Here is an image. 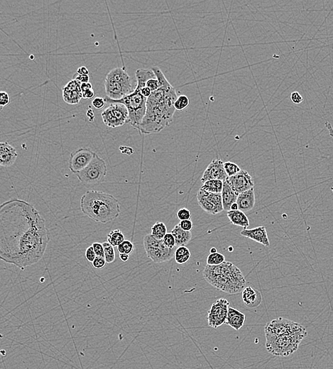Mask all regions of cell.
Here are the masks:
<instances>
[{
    "label": "cell",
    "instance_id": "1",
    "mask_svg": "<svg viewBox=\"0 0 333 369\" xmlns=\"http://www.w3.org/2000/svg\"><path fill=\"white\" fill-rule=\"evenodd\" d=\"M50 241L46 221L36 208L13 198L0 207V258L25 270L37 264Z\"/></svg>",
    "mask_w": 333,
    "mask_h": 369
},
{
    "label": "cell",
    "instance_id": "2",
    "mask_svg": "<svg viewBox=\"0 0 333 369\" xmlns=\"http://www.w3.org/2000/svg\"><path fill=\"white\" fill-rule=\"evenodd\" d=\"M177 98V91L169 82L152 92L147 99L145 116L137 130L143 134L150 135L169 126L177 111L174 103Z\"/></svg>",
    "mask_w": 333,
    "mask_h": 369
},
{
    "label": "cell",
    "instance_id": "3",
    "mask_svg": "<svg viewBox=\"0 0 333 369\" xmlns=\"http://www.w3.org/2000/svg\"><path fill=\"white\" fill-rule=\"evenodd\" d=\"M80 207L82 213L95 222L107 224L120 216L119 201L101 191H87L80 199Z\"/></svg>",
    "mask_w": 333,
    "mask_h": 369
},
{
    "label": "cell",
    "instance_id": "4",
    "mask_svg": "<svg viewBox=\"0 0 333 369\" xmlns=\"http://www.w3.org/2000/svg\"><path fill=\"white\" fill-rule=\"evenodd\" d=\"M203 275L211 286L227 294H237L245 289V276L239 268L229 261L218 266H206Z\"/></svg>",
    "mask_w": 333,
    "mask_h": 369
},
{
    "label": "cell",
    "instance_id": "5",
    "mask_svg": "<svg viewBox=\"0 0 333 369\" xmlns=\"http://www.w3.org/2000/svg\"><path fill=\"white\" fill-rule=\"evenodd\" d=\"M104 88L106 96L114 100H119L134 91L131 77L125 68H116L109 71L106 76Z\"/></svg>",
    "mask_w": 333,
    "mask_h": 369
},
{
    "label": "cell",
    "instance_id": "6",
    "mask_svg": "<svg viewBox=\"0 0 333 369\" xmlns=\"http://www.w3.org/2000/svg\"><path fill=\"white\" fill-rule=\"evenodd\" d=\"M106 102L120 103L128 108L129 112V120L128 123L134 129H138L142 123L143 119L145 116L147 110V98L142 96L139 87L136 86L135 89L128 96L124 97L119 100H114L106 96L104 98Z\"/></svg>",
    "mask_w": 333,
    "mask_h": 369
},
{
    "label": "cell",
    "instance_id": "7",
    "mask_svg": "<svg viewBox=\"0 0 333 369\" xmlns=\"http://www.w3.org/2000/svg\"><path fill=\"white\" fill-rule=\"evenodd\" d=\"M307 335V332L305 328L267 340L266 342V350L273 355L286 357L299 349L301 341Z\"/></svg>",
    "mask_w": 333,
    "mask_h": 369
},
{
    "label": "cell",
    "instance_id": "8",
    "mask_svg": "<svg viewBox=\"0 0 333 369\" xmlns=\"http://www.w3.org/2000/svg\"><path fill=\"white\" fill-rule=\"evenodd\" d=\"M79 181L84 185L101 184L105 180L107 166L105 161L95 153L94 157L86 168L76 174Z\"/></svg>",
    "mask_w": 333,
    "mask_h": 369
},
{
    "label": "cell",
    "instance_id": "9",
    "mask_svg": "<svg viewBox=\"0 0 333 369\" xmlns=\"http://www.w3.org/2000/svg\"><path fill=\"white\" fill-rule=\"evenodd\" d=\"M143 245L147 256L156 264L169 261L175 255V248H168L162 240H156L152 234H147L144 237Z\"/></svg>",
    "mask_w": 333,
    "mask_h": 369
},
{
    "label": "cell",
    "instance_id": "10",
    "mask_svg": "<svg viewBox=\"0 0 333 369\" xmlns=\"http://www.w3.org/2000/svg\"><path fill=\"white\" fill-rule=\"evenodd\" d=\"M305 329L301 324L295 322L285 318H279L274 320L266 324L265 332L266 341L272 340L276 337L285 335V334L293 333Z\"/></svg>",
    "mask_w": 333,
    "mask_h": 369
},
{
    "label": "cell",
    "instance_id": "11",
    "mask_svg": "<svg viewBox=\"0 0 333 369\" xmlns=\"http://www.w3.org/2000/svg\"><path fill=\"white\" fill-rule=\"evenodd\" d=\"M103 123L111 128H117L128 123L129 112L128 108L120 103H112L102 113Z\"/></svg>",
    "mask_w": 333,
    "mask_h": 369
},
{
    "label": "cell",
    "instance_id": "12",
    "mask_svg": "<svg viewBox=\"0 0 333 369\" xmlns=\"http://www.w3.org/2000/svg\"><path fill=\"white\" fill-rule=\"evenodd\" d=\"M197 200L200 207L209 215H217L224 210L221 194L207 193L200 188Z\"/></svg>",
    "mask_w": 333,
    "mask_h": 369
},
{
    "label": "cell",
    "instance_id": "13",
    "mask_svg": "<svg viewBox=\"0 0 333 369\" xmlns=\"http://www.w3.org/2000/svg\"><path fill=\"white\" fill-rule=\"evenodd\" d=\"M229 305L230 302L225 298L219 299L212 304L207 315V321L210 327L216 329L226 324Z\"/></svg>",
    "mask_w": 333,
    "mask_h": 369
},
{
    "label": "cell",
    "instance_id": "14",
    "mask_svg": "<svg viewBox=\"0 0 333 369\" xmlns=\"http://www.w3.org/2000/svg\"><path fill=\"white\" fill-rule=\"evenodd\" d=\"M95 152L90 148H79L74 150L68 160L69 169L74 173H77L88 166L94 157Z\"/></svg>",
    "mask_w": 333,
    "mask_h": 369
},
{
    "label": "cell",
    "instance_id": "15",
    "mask_svg": "<svg viewBox=\"0 0 333 369\" xmlns=\"http://www.w3.org/2000/svg\"><path fill=\"white\" fill-rule=\"evenodd\" d=\"M227 181L238 195L251 190L255 186L254 180L247 171L242 170L234 176L228 177Z\"/></svg>",
    "mask_w": 333,
    "mask_h": 369
},
{
    "label": "cell",
    "instance_id": "16",
    "mask_svg": "<svg viewBox=\"0 0 333 369\" xmlns=\"http://www.w3.org/2000/svg\"><path fill=\"white\" fill-rule=\"evenodd\" d=\"M228 178L225 170L224 163L222 160L216 159L213 160L204 171L201 182L204 183L211 180H220L224 182Z\"/></svg>",
    "mask_w": 333,
    "mask_h": 369
},
{
    "label": "cell",
    "instance_id": "17",
    "mask_svg": "<svg viewBox=\"0 0 333 369\" xmlns=\"http://www.w3.org/2000/svg\"><path fill=\"white\" fill-rule=\"evenodd\" d=\"M80 82L74 79L63 88V99L67 104H77L82 98Z\"/></svg>",
    "mask_w": 333,
    "mask_h": 369
},
{
    "label": "cell",
    "instance_id": "18",
    "mask_svg": "<svg viewBox=\"0 0 333 369\" xmlns=\"http://www.w3.org/2000/svg\"><path fill=\"white\" fill-rule=\"evenodd\" d=\"M18 153L12 146L7 142L0 144V165L2 167H9L17 161Z\"/></svg>",
    "mask_w": 333,
    "mask_h": 369
},
{
    "label": "cell",
    "instance_id": "19",
    "mask_svg": "<svg viewBox=\"0 0 333 369\" xmlns=\"http://www.w3.org/2000/svg\"><path fill=\"white\" fill-rule=\"evenodd\" d=\"M240 234L246 238L255 241L264 246H269L270 245L265 226H258L252 229H244Z\"/></svg>",
    "mask_w": 333,
    "mask_h": 369
},
{
    "label": "cell",
    "instance_id": "20",
    "mask_svg": "<svg viewBox=\"0 0 333 369\" xmlns=\"http://www.w3.org/2000/svg\"><path fill=\"white\" fill-rule=\"evenodd\" d=\"M242 294L244 304L248 308H255L261 303L262 297L261 294L259 291L251 286L245 288Z\"/></svg>",
    "mask_w": 333,
    "mask_h": 369
},
{
    "label": "cell",
    "instance_id": "21",
    "mask_svg": "<svg viewBox=\"0 0 333 369\" xmlns=\"http://www.w3.org/2000/svg\"><path fill=\"white\" fill-rule=\"evenodd\" d=\"M255 194L254 188L249 191L240 193L238 196L237 203L239 206V210L246 212L250 211L255 205Z\"/></svg>",
    "mask_w": 333,
    "mask_h": 369
},
{
    "label": "cell",
    "instance_id": "22",
    "mask_svg": "<svg viewBox=\"0 0 333 369\" xmlns=\"http://www.w3.org/2000/svg\"><path fill=\"white\" fill-rule=\"evenodd\" d=\"M221 195L225 211H231V206L237 202L239 195L231 188L227 180L223 183V189Z\"/></svg>",
    "mask_w": 333,
    "mask_h": 369
},
{
    "label": "cell",
    "instance_id": "23",
    "mask_svg": "<svg viewBox=\"0 0 333 369\" xmlns=\"http://www.w3.org/2000/svg\"><path fill=\"white\" fill-rule=\"evenodd\" d=\"M245 320V314L236 309L230 307L228 310V318H227V324L231 326L236 331H238L243 327Z\"/></svg>",
    "mask_w": 333,
    "mask_h": 369
},
{
    "label": "cell",
    "instance_id": "24",
    "mask_svg": "<svg viewBox=\"0 0 333 369\" xmlns=\"http://www.w3.org/2000/svg\"><path fill=\"white\" fill-rule=\"evenodd\" d=\"M228 218H229L231 224L234 225L241 226L244 229H247L250 226V220L245 215V212L240 211V210H236V211L228 212Z\"/></svg>",
    "mask_w": 333,
    "mask_h": 369
},
{
    "label": "cell",
    "instance_id": "25",
    "mask_svg": "<svg viewBox=\"0 0 333 369\" xmlns=\"http://www.w3.org/2000/svg\"><path fill=\"white\" fill-rule=\"evenodd\" d=\"M171 233L175 238L177 247L186 246L192 239L191 232L183 230L179 224L174 226Z\"/></svg>",
    "mask_w": 333,
    "mask_h": 369
},
{
    "label": "cell",
    "instance_id": "26",
    "mask_svg": "<svg viewBox=\"0 0 333 369\" xmlns=\"http://www.w3.org/2000/svg\"><path fill=\"white\" fill-rule=\"evenodd\" d=\"M224 182L220 180H211L204 183L201 189L207 193L221 194Z\"/></svg>",
    "mask_w": 333,
    "mask_h": 369
},
{
    "label": "cell",
    "instance_id": "27",
    "mask_svg": "<svg viewBox=\"0 0 333 369\" xmlns=\"http://www.w3.org/2000/svg\"><path fill=\"white\" fill-rule=\"evenodd\" d=\"M190 257H191V253L186 246L177 247V249H176L175 255H174V259H175L176 262L177 264H185L189 261Z\"/></svg>",
    "mask_w": 333,
    "mask_h": 369
},
{
    "label": "cell",
    "instance_id": "28",
    "mask_svg": "<svg viewBox=\"0 0 333 369\" xmlns=\"http://www.w3.org/2000/svg\"><path fill=\"white\" fill-rule=\"evenodd\" d=\"M107 242H109L112 246H119L125 241V234L120 229L111 231L107 234Z\"/></svg>",
    "mask_w": 333,
    "mask_h": 369
},
{
    "label": "cell",
    "instance_id": "29",
    "mask_svg": "<svg viewBox=\"0 0 333 369\" xmlns=\"http://www.w3.org/2000/svg\"><path fill=\"white\" fill-rule=\"evenodd\" d=\"M167 234V228L164 223L157 221L152 227V235L158 240H163Z\"/></svg>",
    "mask_w": 333,
    "mask_h": 369
},
{
    "label": "cell",
    "instance_id": "30",
    "mask_svg": "<svg viewBox=\"0 0 333 369\" xmlns=\"http://www.w3.org/2000/svg\"><path fill=\"white\" fill-rule=\"evenodd\" d=\"M104 251V259L107 261V264L115 262V251L114 246H112L109 242H104L102 243Z\"/></svg>",
    "mask_w": 333,
    "mask_h": 369
},
{
    "label": "cell",
    "instance_id": "31",
    "mask_svg": "<svg viewBox=\"0 0 333 369\" xmlns=\"http://www.w3.org/2000/svg\"><path fill=\"white\" fill-rule=\"evenodd\" d=\"M225 261V256L222 253H210L207 259V265L208 266H218L223 264Z\"/></svg>",
    "mask_w": 333,
    "mask_h": 369
},
{
    "label": "cell",
    "instance_id": "32",
    "mask_svg": "<svg viewBox=\"0 0 333 369\" xmlns=\"http://www.w3.org/2000/svg\"><path fill=\"white\" fill-rule=\"evenodd\" d=\"M190 103L189 98L183 95L178 97L177 100L174 103V107L178 111H183L189 106Z\"/></svg>",
    "mask_w": 333,
    "mask_h": 369
},
{
    "label": "cell",
    "instance_id": "33",
    "mask_svg": "<svg viewBox=\"0 0 333 369\" xmlns=\"http://www.w3.org/2000/svg\"><path fill=\"white\" fill-rule=\"evenodd\" d=\"M224 168L228 177L234 176L242 171V169L239 167L238 165L231 162V161L224 163Z\"/></svg>",
    "mask_w": 333,
    "mask_h": 369
},
{
    "label": "cell",
    "instance_id": "34",
    "mask_svg": "<svg viewBox=\"0 0 333 369\" xmlns=\"http://www.w3.org/2000/svg\"><path fill=\"white\" fill-rule=\"evenodd\" d=\"M118 252L124 254L130 255L133 253L134 250V244L130 241L125 240L120 246H117Z\"/></svg>",
    "mask_w": 333,
    "mask_h": 369
},
{
    "label": "cell",
    "instance_id": "35",
    "mask_svg": "<svg viewBox=\"0 0 333 369\" xmlns=\"http://www.w3.org/2000/svg\"><path fill=\"white\" fill-rule=\"evenodd\" d=\"M162 240L165 246H167L168 248H171V249L175 248L176 246H177L175 238H174V235L171 233H167L166 236L163 237Z\"/></svg>",
    "mask_w": 333,
    "mask_h": 369
},
{
    "label": "cell",
    "instance_id": "36",
    "mask_svg": "<svg viewBox=\"0 0 333 369\" xmlns=\"http://www.w3.org/2000/svg\"><path fill=\"white\" fill-rule=\"evenodd\" d=\"M178 219L180 221L183 220H189L191 219V212L187 208H181L177 212Z\"/></svg>",
    "mask_w": 333,
    "mask_h": 369
},
{
    "label": "cell",
    "instance_id": "37",
    "mask_svg": "<svg viewBox=\"0 0 333 369\" xmlns=\"http://www.w3.org/2000/svg\"><path fill=\"white\" fill-rule=\"evenodd\" d=\"M146 85H147V88H150L152 90V92L156 91V90L159 89L161 87V83H160V82L158 81L156 77V78H152L149 80Z\"/></svg>",
    "mask_w": 333,
    "mask_h": 369
},
{
    "label": "cell",
    "instance_id": "38",
    "mask_svg": "<svg viewBox=\"0 0 333 369\" xmlns=\"http://www.w3.org/2000/svg\"><path fill=\"white\" fill-rule=\"evenodd\" d=\"M92 246L94 248V251L95 253H96L97 256L104 258V247H103L102 244L99 243V242H95Z\"/></svg>",
    "mask_w": 333,
    "mask_h": 369
},
{
    "label": "cell",
    "instance_id": "39",
    "mask_svg": "<svg viewBox=\"0 0 333 369\" xmlns=\"http://www.w3.org/2000/svg\"><path fill=\"white\" fill-rule=\"evenodd\" d=\"M107 261L104 257H98L97 256L96 259L93 262V266L95 269H102L103 268L105 267Z\"/></svg>",
    "mask_w": 333,
    "mask_h": 369
},
{
    "label": "cell",
    "instance_id": "40",
    "mask_svg": "<svg viewBox=\"0 0 333 369\" xmlns=\"http://www.w3.org/2000/svg\"><path fill=\"white\" fill-rule=\"evenodd\" d=\"M9 102H10V98H9L8 93L6 92L1 91L0 93V106H1V108L2 109L3 107L9 104Z\"/></svg>",
    "mask_w": 333,
    "mask_h": 369
},
{
    "label": "cell",
    "instance_id": "41",
    "mask_svg": "<svg viewBox=\"0 0 333 369\" xmlns=\"http://www.w3.org/2000/svg\"><path fill=\"white\" fill-rule=\"evenodd\" d=\"M179 225L183 230L187 231V232H190L193 227V221L190 220L180 221Z\"/></svg>",
    "mask_w": 333,
    "mask_h": 369
},
{
    "label": "cell",
    "instance_id": "42",
    "mask_svg": "<svg viewBox=\"0 0 333 369\" xmlns=\"http://www.w3.org/2000/svg\"><path fill=\"white\" fill-rule=\"evenodd\" d=\"M105 100L104 98H95L94 100L92 102L93 107L96 108L97 110H102L105 106Z\"/></svg>",
    "mask_w": 333,
    "mask_h": 369
},
{
    "label": "cell",
    "instance_id": "43",
    "mask_svg": "<svg viewBox=\"0 0 333 369\" xmlns=\"http://www.w3.org/2000/svg\"><path fill=\"white\" fill-rule=\"evenodd\" d=\"M85 257H86V259L88 261L92 263H93V261H95V259H96V253L95 252L94 248H93V246H89L88 248H87L86 251H85Z\"/></svg>",
    "mask_w": 333,
    "mask_h": 369
},
{
    "label": "cell",
    "instance_id": "44",
    "mask_svg": "<svg viewBox=\"0 0 333 369\" xmlns=\"http://www.w3.org/2000/svg\"><path fill=\"white\" fill-rule=\"evenodd\" d=\"M291 101L296 104H301V103H302L303 101H304V98H303V97L301 96V95L300 94L299 92L297 91L293 92V93H291Z\"/></svg>",
    "mask_w": 333,
    "mask_h": 369
},
{
    "label": "cell",
    "instance_id": "45",
    "mask_svg": "<svg viewBox=\"0 0 333 369\" xmlns=\"http://www.w3.org/2000/svg\"><path fill=\"white\" fill-rule=\"evenodd\" d=\"M74 79L77 82H80V84H82L88 83L90 81V77L89 75H77L74 77Z\"/></svg>",
    "mask_w": 333,
    "mask_h": 369
},
{
    "label": "cell",
    "instance_id": "46",
    "mask_svg": "<svg viewBox=\"0 0 333 369\" xmlns=\"http://www.w3.org/2000/svg\"><path fill=\"white\" fill-rule=\"evenodd\" d=\"M95 97V92L93 89H90L86 90V91L82 92V98L86 99H92V98Z\"/></svg>",
    "mask_w": 333,
    "mask_h": 369
},
{
    "label": "cell",
    "instance_id": "47",
    "mask_svg": "<svg viewBox=\"0 0 333 369\" xmlns=\"http://www.w3.org/2000/svg\"><path fill=\"white\" fill-rule=\"evenodd\" d=\"M120 149H124L125 150H121L122 153L123 154H128V155H131L133 154V153H134V150H133L132 148H129V147H120Z\"/></svg>",
    "mask_w": 333,
    "mask_h": 369
},
{
    "label": "cell",
    "instance_id": "48",
    "mask_svg": "<svg viewBox=\"0 0 333 369\" xmlns=\"http://www.w3.org/2000/svg\"><path fill=\"white\" fill-rule=\"evenodd\" d=\"M77 75H89V71L86 67L82 66L77 69Z\"/></svg>",
    "mask_w": 333,
    "mask_h": 369
},
{
    "label": "cell",
    "instance_id": "49",
    "mask_svg": "<svg viewBox=\"0 0 333 369\" xmlns=\"http://www.w3.org/2000/svg\"><path fill=\"white\" fill-rule=\"evenodd\" d=\"M80 88H81L82 92L86 91V90L93 89V85L90 82L88 83H82L80 85Z\"/></svg>",
    "mask_w": 333,
    "mask_h": 369
},
{
    "label": "cell",
    "instance_id": "50",
    "mask_svg": "<svg viewBox=\"0 0 333 369\" xmlns=\"http://www.w3.org/2000/svg\"><path fill=\"white\" fill-rule=\"evenodd\" d=\"M120 259L123 261V262H127L129 259V255L124 254V253H120Z\"/></svg>",
    "mask_w": 333,
    "mask_h": 369
},
{
    "label": "cell",
    "instance_id": "51",
    "mask_svg": "<svg viewBox=\"0 0 333 369\" xmlns=\"http://www.w3.org/2000/svg\"><path fill=\"white\" fill-rule=\"evenodd\" d=\"M231 210H233V211L239 210V206H238L237 202H235V203L233 204V205L231 206Z\"/></svg>",
    "mask_w": 333,
    "mask_h": 369
},
{
    "label": "cell",
    "instance_id": "52",
    "mask_svg": "<svg viewBox=\"0 0 333 369\" xmlns=\"http://www.w3.org/2000/svg\"><path fill=\"white\" fill-rule=\"evenodd\" d=\"M218 251H217V249L215 248H212L210 249V253H217Z\"/></svg>",
    "mask_w": 333,
    "mask_h": 369
}]
</instances>
